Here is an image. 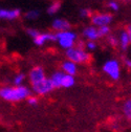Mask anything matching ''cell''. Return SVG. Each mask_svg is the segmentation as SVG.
Wrapping results in <instances>:
<instances>
[{
	"mask_svg": "<svg viewBox=\"0 0 131 132\" xmlns=\"http://www.w3.org/2000/svg\"><path fill=\"white\" fill-rule=\"evenodd\" d=\"M31 95V90L24 85L0 87V98L7 102H20Z\"/></svg>",
	"mask_w": 131,
	"mask_h": 132,
	"instance_id": "6da1fadb",
	"label": "cell"
},
{
	"mask_svg": "<svg viewBox=\"0 0 131 132\" xmlns=\"http://www.w3.org/2000/svg\"><path fill=\"white\" fill-rule=\"evenodd\" d=\"M65 56H66L67 60L75 62L76 64H85L90 61L91 56L90 54L86 51V49L79 47V46H73L69 49L65 51Z\"/></svg>",
	"mask_w": 131,
	"mask_h": 132,
	"instance_id": "7a4b0ae2",
	"label": "cell"
},
{
	"mask_svg": "<svg viewBox=\"0 0 131 132\" xmlns=\"http://www.w3.org/2000/svg\"><path fill=\"white\" fill-rule=\"evenodd\" d=\"M56 42L58 45L63 49H69L75 46V44L78 42V35L73 30H65V31H58L56 32Z\"/></svg>",
	"mask_w": 131,
	"mask_h": 132,
	"instance_id": "3957f363",
	"label": "cell"
},
{
	"mask_svg": "<svg viewBox=\"0 0 131 132\" xmlns=\"http://www.w3.org/2000/svg\"><path fill=\"white\" fill-rule=\"evenodd\" d=\"M102 70L113 81H118L121 78V64L117 59L107 60L103 64Z\"/></svg>",
	"mask_w": 131,
	"mask_h": 132,
	"instance_id": "277c9868",
	"label": "cell"
},
{
	"mask_svg": "<svg viewBox=\"0 0 131 132\" xmlns=\"http://www.w3.org/2000/svg\"><path fill=\"white\" fill-rule=\"evenodd\" d=\"M91 25H94L96 27L104 26V25H110L113 21V16L110 13H94L91 15V17L89 18Z\"/></svg>",
	"mask_w": 131,
	"mask_h": 132,
	"instance_id": "5b68a950",
	"label": "cell"
},
{
	"mask_svg": "<svg viewBox=\"0 0 131 132\" xmlns=\"http://www.w3.org/2000/svg\"><path fill=\"white\" fill-rule=\"evenodd\" d=\"M54 89L55 87L50 78H45L39 83L31 85V91H34V93H36L37 95H46L51 93Z\"/></svg>",
	"mask_w": 131,
	"mask_h": 132,
	"instance_id": "8992f818",
	"label": "cell"
},
{
	"mask_svg": "<svg viewBox=\"0 0 131 132\" xmlns=\"http://www.w3.org/2000/svg\"><path fill=\"white\" fill-rule=\"evenodd\" d=\"M45 78V70L42 66H34L28 72V80L31 85L39 83Z\"/></svg>",
	"mask_w": 131,
	"mask_h": 132,
	"instance_id": "52a82bcc",
	"label": "cell"
},
{
	"mask_svg": "<svg viewBox=\"0 0 131 132\" xmlns=\"http://www.w3.org/2000/svg\"><path fill=\"white\" fill-rule=\"evenodd\" d=\"M56 40V34H54V32H40L36 38L32 39V41L37 46H43L47 42H54Z\"/></svg>",
	"mask_w": 131,
	"mask_h": 132,
	"instance_id": "ba28073f",
	"label": "cell"
},
{
	"mask_svg": "<svg viewBox=\"0 0 131 132\" xmlns=\"http://www.w3.org/2000/svg\"><path fill=\"white\" fill-rule=\"evenodd\" d=\"M21 16V10L20 9H0V19L4 20H15L18 19Z\"/></svg>",
	"mask_w": 131,
	"mask_h": 132,
	"instance_id": "9c48e42d",
	"label": "cell"
},
{
	"mask_svg": "<svg viewBox=\"0 0 131 132\" xmlns=\"http://www.w3.org/2000/svg\"><path fill=\"white\" fill-rule=\"evenodd\" d=\"M52 28L55 31H65V30H69L71 28L70 22L64 18H56L52 22Z\"/></svg>",
	"mask_w": 131,
	"mask_h": 132,
	"instance_id": "30bf717a",
	"label": "cell"
},
{
	"mask_svg": "<svg viewBox=\"0 0 131 132\" xmlns=\"http://www.w3.org/2000/svg\"><path fill=\"white\" fill-rule=\"evenodd\" d=\"M82 36L89 41H95L100 38L99 31H97V27L94 25L85 26L83 28V30H82Z\"/></svg>",
	"mask_w": 131,
	"mask_h": 132,
	"instance_id": "8fae6325",
	"label": "cell"
},
{
	"mask_svg": "<svg viewBox=\"0 0 131 132\" xmlns=\"http://www.w3.org/2000/svg\"><path fill=\"white\" fill-rule=\"evenodd\" d=\"M61 68H62V71L64 73L75 77L78 72V64H76L75 62L69 61V60H65L61 64Z\"/></svg>",
	"mask_w": 131,
	"mask_h": 132,
	"instance_id": "7c38bea8",
	"label": "cell"
},
{
	"mask_svg": "<svg viewBox=\"0 0 131 132\" xmlns=\"http://www.w3.org/2000/svg\"><path fill=\"white\" fill-rule=\"evenodd\" d=\"M119 46L120 48L122 49L123 52L127 51L129 48V46L131 45V41H130V38H129V35L128 32L126 31V29H123L120 31L119 34Z\"/></svg>",
	"mask_w": 131,
	"mask_h": 132,
	"instance_id": "4fadbf2b",
	"label": "cell"
},
{
	"mask_svg": "<svg viewBox=\"0 0 131 132\" xmlns=\"http://www.w3.org/2000/svg\"><path fill=\"white\" fill-rule=\"evenodd\" d=\"M64 72L62 70H57L55 72L52 73L51 76V81L54 85L55 88H61V85H62V80H63V77H64Z\"/></svg>",
	"mask_w": 131,
	"mask_h": 132,
	"instance_id": "5bb4252c",
	"label": "cell"
},
{
	"mask_svg": "<svg viewBox=\"0 0 131 132\" xmlns=\"http://www.w3.org/2000/svg\"><path fill=\"white\" fill-rule=\"evenodd\" d=\"M60 10H61V1H59V0H55V1H53L50 5L47 6L46 13L50 16H54V15L58 14Z\"/></svg>",
	"mask_w": 131,
	"mask_h": 132,
	"instance_id": "9a60e30c",
	"label": "cell"
},
{
	"mask_svg": "<svg viewBox=\"0 0 131 132\" xmlns=\"http://www.w3.org/2000/svg\"><path fill=\"white\" fill-rule=\"evenodd\" d=\"M75 84H76V79H75V77L65 73L64 77H63V80H62V85H61V87H62V88H71Z\"/></svg>",
	"mask_w": 131,
	"mask_h": 132,
	"instance_id": "2e32d148",
	"label": "cell"
},
{
	"mask_svg": "<svg viewBox=\"0 0 131 132\" xmlns=\"http://www.w3.org/2000/svg\"><path fill=\"white\" fill-rule=\"evenodd\" d=\"M40 15H41L40 11L34 9V10L27 11V12L24 14V18H25L26 20H28V21H34V20H36V19H38V18L40 17Z\"/></svg>",
	"mask_w": 131,
	"mask_h": 132,
	"instance_id": "e0dca14e",
	"label": "cell"
},
{
	"mask_svg": "<svg viewBox=\"0 0 131 132\" xmlns=\"http://www.w3.org/2000/svg\"><path fill=\"white\" fill-rule=\"evenodd\" d=\"M123 112L125 114V117L130 120L131 119V98L125 101L123 104Z\"/></svg>",
	"mask_w": 131,
	"mask_h": 132,
	"instance_id": "ac0fdd59",
	"label": "cell"
},
{
	"mask_svg": "<svg viewBox=\"0 0 131 132\" xmlns=\"http://www.w3.org/2000/svg\"><path fill=\"white\" fill-rule=\"evenodd\" d=\"M25 78H26L25 73H23V72H19V73H17V75L14 77V79H13L14 86H20V85H22V83L24 82Z\"/></svg>",
	"mask_w": 131,
	"mask_h": 132,
	"instance_id": "d6986e66",
	"label": "cell"
},
{
	"mask_svg": "<svg viewBox=\"0 0 131 132\" xmlns=\"http://www.w3.org/2000/svg\"><path fill=\"white\" fill-rule=\"evenodd\" d=\"M97 31H99V35H100V38L101 37H107L110 35L111 32V28L109 25H104V26H100L97 27Z\"/></svg>",
	"mask_w": 131,
	"mask_h": 132,
	"instance_id": "ffe728a7",
	"label": "cell"
},
{
	"mask_svg": "<svg viewBox=\"0 0 131 132\" xmlns=\"http://www.w3.org/2000/svg\"><path fill=\"white\" fill-rule=\"evenodd\" d=\"M107 42L108 44L113 47V48H116L119 46V38L117 36H114V35H109L107 36Z\"/></svg>",
	"mask_w": 131,
	"mask_h": 132,
	"instance_id": "44dd1931",
	"label": "cell"
},
{
	"mask_svg": "<svg viewBox=\"0 0 131 132\" xmlns=\"http://www.w3.org/2000/svg\"><path fill=\"white\" fill-rule=\"evenodd\" d=\"M107 7L111 11V12H118L120 10V4L117 0H109L107 2Z\"/></svg>",
	"mask_w": 131,
	"mask_h": 132,
	"instance_id": "7402d4cb",
	"label": "cell"
},
{
	"mask_svg": "<svg viewBox=\"0 0 131 132\" xmlns=\"http://www.w3.org/2000/svg\"><path fill=\"white\" fill-rule=\"evenodd\" d=\"M92 14H93V13L91 12V10L86 9V7H84V9H81V10L79 11V15H80V17H81V18H84V19L90 18Z\"/></svg>",
	"mask_w": 131,
	"mask_h": 132,
	"instance_id": "603a6c76",
	"label": "cell"
},
{
	"mask_svg": "<svg viewBox=\"0 0 131 132\" xmlns=\"http://www.w3.org/2000/svg\"><path fill=\"white\" fill-rule=\"evenodd\" d=\"M26 34H27L31 39H34V38H36V37L40 34V31H39L37 28H34V27H28V28H26Z\"/></svg>",
	"mask_w": 131,
	"mask_h": 132,
	"instance_id": "cb8c5ba5",
	"label": "cell"
},
{
	"mask_svg": "<svg viewBox=\"0 0 131 132\" xmlns=\"http://www.w3.org/2000/svg\"><path fill=\"white\" fill-rule=\"evenodd\" d=\"M85 48L87 49V51H89V52H93V51H95V49L97 48V44H96L95 41H89L88 40L85 43Z\"/></svg>",
	"mask_w": 131,
	"mask_h": 132,
	"instance_id": "d4e9b609",
	"label": "cell"
},
{
	"mask_svg": "<svg viewBox=\"0 0 131 132\" xmlns=\"http://www.w3.org/2000/svg\"><path fill=\"white\" fill-rule=\"evenodd\" d=\"M26 101H27V104L29 106H36L38 104V101H39V98L36 96V95H29L27 98H26Z\"/></svg>",
	"mask_w": 131,
	"mask_h": 132,
	"instance_id": "484cf974",
	"label": "cell"
},
{
	"mask_svg": "<svg viewBox=\"0 0 131 132\" xmlns=\"http://www.w3.org/2000/svg\"><path fill=\"white\" fill-rule=\"evenodd\" d=\"M124 65L128 69H131V59L130 58H125L124 59Z\"/></svg>",
	"mask_w": 131,
	"mask_h": 132,
	"instance_id": "4316f807",
	"label": "cell"
},
{
	"mask_svg": "<svg viewBox=\"0 0 131 132\" xmlns=\"http://www.w3.org/2000/svg\"><path fill=\"white\" fill-rule=\"evenodd\" d=\"M126 31L128 32V35H129V38H130V41H131V24L127 25V27H126Z\"/></svg>",
	"mask_w": 131,
	"mask_h": 132,
	"instance_id": "83f0119b",
	"label": "cell"
},
{
	"mask_svg": "<svg viewBox=\"0 0 131 132\" xmlns=\"http://www.w3.org/2000/svg\"><path fill=\"white\" fill-rule=\"evenodd\" d=\"M129 121H131V119H130V120H129Z\"/></svg>",
	"mask_w": 131,
	"mask_h": 132,
	"instance_id": "f1b7e54d",
	"label": "cell"
},
{
	"mask_svg": "<svg viewBox=\"0 0 131 132\" xmlns=\"http://www.w3.org/2000/svg\"><path fill=\"white\" fill-rule=\"evenodd\" d=\"M0 9H1V7H0Z\"/></svg>",
	"mask_w": 131,
	"mask_h": 132,
	"instance_id": "f546056e",
	"label": "cell"
}]
</instances>
